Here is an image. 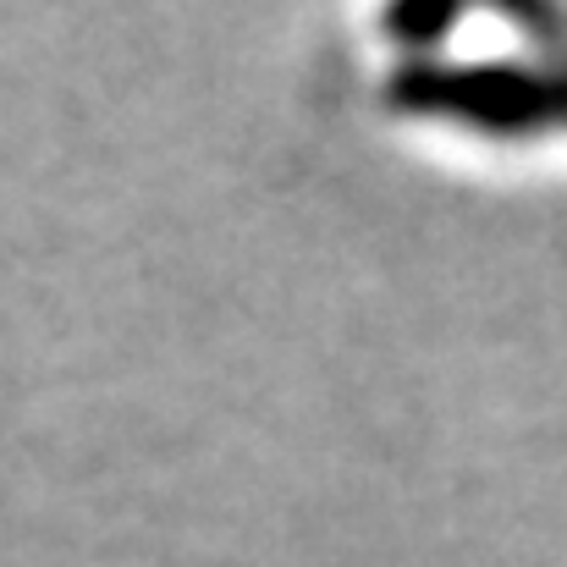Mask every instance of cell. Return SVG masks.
<instances>
[{
  "instance_id": "cell-1",
  "label": "cell",
  "mask_w": 567,
  "mask_h": 567,
  "mask_svg": "<svg viewBox=\"0 0 567 567\" xmlns=\"http://www.w3.org/2000/svg\"><path fill=\"white\" fill-rule=\"evenodd\" d=\"M385 105L402 116L457 122L485 138H546L567 127V61H402L385 78Z\"/></svg>"
},
{
  "instance_id": "cell-2",
  "label": "cell",
  "mask_w": 567,
  "mask_h": 567,
  "mask_svg": "<svg viewBox=\"0 0 567 567\" xmlns=\"http://www.w3.org/2000/svg\"><path fill=\"white\" fill-rule=\"evenodd\" d=\"M463 22V6H424V0H402L380 17V28L391 33V44L402 50V61H424L435 55V44Z\"/></svg>"
}]
</instances>
